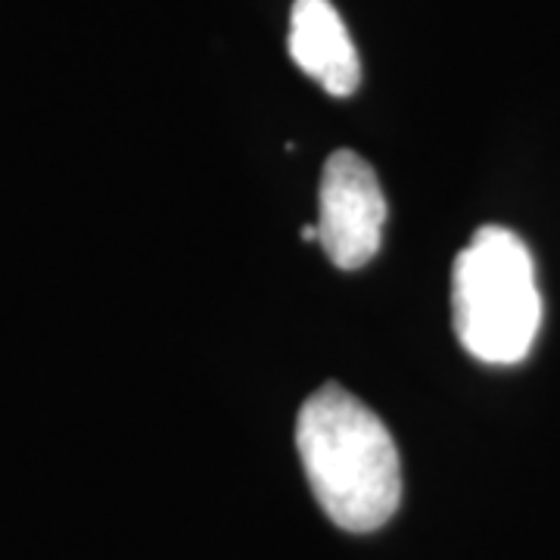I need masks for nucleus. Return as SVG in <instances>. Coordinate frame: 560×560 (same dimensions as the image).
I'll return each instance as SVG.
<instances>
[{
  "instance_id": "nucleus-1",
  "label": "nucleus",
  "mask_w": 560,
  "mask_h": 560,
  "mask_svg": "<svg viewBox=\"0 0 560 560\" xmlns=\"http://www.w3.org/2000/svg\"><path fill=\"white\" fill-rule=\"evenodd\" d=\"M296 448L315 501L346 533H374L399 511L396 440L368 405L337 383L302 405Z\"/></svg>"
},
{
  "instance_id": "nucleus-3",
  "label": "nucleus",
  "mask_w": 560,
  "mask_h": 560,
  "mask_svg": "<svg viewBox=\"0 0 560 560\" xmlns=\"http://www.w3.org/2000/svg\"><path fill=\"white\" fill-rule=\"evenodd\" d=\"M318 243L342 271L377 256L386 224V197L374 168L352 150H337L320 175Z\"/></svg>"
},
{
  "instance_id": "nucleus-2",
  "label": "nucleus",
  "mask_w": 560,
  "mask_h": 560,
  "mask_svg": "<svg viewBox=\"0 0 560 560\" xmlns=\"http://www.w3.org/2000/svg\"><path fill=\"white\" fill-rule=\"evenodd\" d=\"M460 346L482 364H517L541 327V293L526 243L508 228H480L452 275Z\"/></svg>"
},
{
  "instance_id": "nucleus-4",
  "label": "nucleus",
  "mask_w": 560,
  "mask_h": 560,
  "mask_svg": "<svg viewBox=\"0 0 560 560\" xmlns=\"http://www.w3.org/2000/svg\"><path fill=\"white\" fill-rule=\"evenodd\" d=\"M290 57L334 97L355 94L361 60L330 0H296L290 13Z\"/></svg>"
},
{
  "instance_id": "nucleus-5",
  "label": "nucleus",
  "mask_w": 560,
  "mask_h": 560,
  "mask_svg": "<svg viewBox=\"0 0 560 560\" xmlns=\"http://www.w3.org/2000/svg\"><path fill=\"white\" fill-rule=\"evenodd\" d=\"M302 241H318V224H308V228H302Z\"/></svg>"
}]
</instances>
